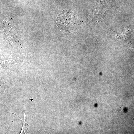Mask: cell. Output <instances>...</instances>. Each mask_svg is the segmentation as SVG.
Here are the masks:
<instances>
[{"label": "cell", "mask_w": 134, "mask_h": 134, "mask_svg": "<svg viewBox=\"0 0 134 134\" xmlns=\"http://www.w3.org/2000/svg\"><path fill=\"white\" fill-rule=\"evenodd\" d=\"M57 25L61 29L69 32L73 30L76 23L75 14L69 10H63L58 16Z\"/></svg>", "instance_id": "1"}, {"label": "cell", "mask_w": 134, "mask_h": 134, "mask_svg": "<svg viewBox=\"0 0 134 134\" xmlns=\"http://www.w3.org/2000/svg\"><path fill=\"white\" fill-rule=\"evenodd\" d=\"M24 108V120L23 123V126L20 134H30V133L29 131V125L27 124L26 121Z\"/></svg>", "instance_id": "2"}]
</instances>
